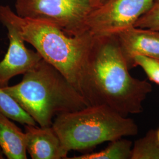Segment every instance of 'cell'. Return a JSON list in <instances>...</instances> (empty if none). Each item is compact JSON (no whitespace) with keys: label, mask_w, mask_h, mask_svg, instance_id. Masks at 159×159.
I'll use <instances>...</instances> for the list:
<instances>
[{"label":"cell","mask_w":159,"mask_h":159,"mask_svg":"<svg viewBox=\"0 0 159 159\" xmlns=\"http://www.w3.org/2000/svg\"><path fill=\"white\" fill-rule=\"evenodd\" d=\"M129 70L115 35L94 36L83 84L89 105H106L125 117L142 113L152 86L132 77Z\"/></svg>","instance_id":"1"},{"label":"cell","mask_w":159,"mask_h":159,"mask_svg":"<svg viewBox=\"0 0 159 159\" xmlns=\"http://www.w3.org/2000/svg\"><path fill=\"white\" fill-rule=\"evenodd\" d=\"M0 22L16 29L23 40L33 46L83 96L85 66L94 36L90 32L69 35L53 23L20 17L8 6H0Z\"/></svg>","instance_id":"2"},{"label":"cell","mask_w":159,"mask_h":159,"mask_svg":"<svg viewBox=\"0 0 159 159\" xmlns=\"http://www.w3.org/2000/svg\"><path fill=\"white\" fill-rule=\"evenodd\" d=\"M2 90L21 107L40 127H51L53 118L89 106L56 68L42 58L24 74L16 85Z\"/></svg>","instance_id":"3"},{"label":"cell","mask_w":159,"mask_h":159,"mask_svg":"<svg viewBox=\"0 0 159 159\" xmlns=\"http://www.w3.org/2000/svg\"><path fill=\"white\" fill-rule=\"evenodd\" d=\"M51 126L67 153L135 136L139 130L133 120L102 104L89 105L77 111L60 114Z\"/></svg>","instance_id":"4"},{"label":"cell","mask_w":159,"mask_h":159,"mask_svg":"<svg viewBox=\"0 0 159 159\" xmlns=\"http://www.w3.org/2000/svg\"><path fill=\"white\" fill-rule=\"evenodd\" d=\"M15 1L20 17L53 23L71 36L89 32L86 22L94 9L92 0Z\"/></svg>","instance_id":"5"},{"label":"cell","mask_w":159,"mask_h":159,"mask_svg":"<svg viewBox=\"0 0 159 159\" xmlns=\"http://www.w3.org/2000/svg\"><path fill=\"white\" fill-rule=\"evenodd\" d=\"M153 0H106L90 13L87 27L93 36L116 35L134 26Z\"/></svg>","instance_id":"6"},{"label":"cell","mask_w":159,"mask_h":159,"mask_svg":"<svg viewBox=\"0 0 159 159\" xmlns=\"http://www.w3.org/2000/svg\"><path fill=\"white\" fill-rule=\"evenodd\" d=\"M7 29L9 47L4 59L0 61V87L8 85L10 79L19 74H25L43 58L37 51L28 49L22 37L11 25H4Z\"/></svg>","instance_id":"7"},{"label":"cell","mask_w":159,"mask_h":159,"mask_svg":"<svg viewBox=\"0 0 159 159\" xmlns=\"http://www.w3.org/2000/svg\"><path fill=\"white\" fill-rule=\"evenodd\" d=\"M129 69L137 55L159 60V31L132 26L115 35Z\"/></svg>","instance_id":"8"},{"label":"cell","mask_w":159,"mask_h":159,"mask_svg":"<svg viewBox=\"0 0 159 159\" xmlns=\"http://www.w3.org/2000/svg\"><path fill=\"white\" fill-rule=\"evenodd\" d=\"M26 148L33 159L67 158L68 153L53 128L25 125Z\"/></svg>","instance_id":"9"},{"label":"cell","mask_w":159,"mask_h":159,"mask_svg":"<svg viewBox=\"0 0 159 159\" xmlns=\"http://www.w3.org/2000/svg\"><path fill=\"white\" fill-rule=\"evenodd\" d=\"M0 111V148L7 158L27 159L26 137Z\"/></svg>","instance_id":"10"},{"label":"cell","mask_w":159,"mask_h":159,"mask_svg":"<svg viewBox=\"0 0 159 159\" xmlns=\"http://www.w3.org/2000/svg\"><path fill=\"white\" fill-rule=\"evenodd\" d=\"M132 142L121 138L110 142L108 147L102 151L75 156L72 159H131Z\"/></svg>","instance_id":"11"},{"label":"cell","mask_w":159,"mask_h":159,"mask_svg":"<svg viewBox=\"0 0 159 159\" xmlns=\"http://www.w3.org/2000/svg\"><path fill=\"white\" fill-rule=\"evenodd\" d=\"M131 159H159V141L156 130L151 129L137 140L131 150Z\"/></svg>","instance_id":"12"},{"label":"cell","mask_w":159,"mask_h":159,"mask_svg":"<svg viewBox=\"0 0 159 159\" xmlns=\"http://www.w3.org/2000/svg\"><path fill=\"white\" fill-rule=\"evenodd\" d=\"M0 111L9 119L25 125H35L36 122L10 96L0 87Z\"/></svg>","instance_id":"13"},{"label":"cell","mask_w":159,"mask_h":159,"mask_svg":"<svg viewBox=\"0 0 159 159\" xmlns=\"http://www.w3.org/2000/svg\"><path fill=\"white\" fill-rule=\"evenodd\" d=\"M134 67H141L148 79L159 85V60L152 57L137 55L133 58Z\"/></svg>","instance_id":"14"},{"label":"cell","mask_w":159,"mask_h":159,"mask_svg":"<svg viewBox=\"0 0 159 159\" xmlns=\"http://www.w3.org/2000/svg\"><path fill=\"white\" fill-rule=\"evenodd\" d=\"M134 27L159 31V0H153L150 8L140 17Z\"/></svg>","instance_id":"15"},{"label":"cell","mask_w":159,"mask_h":159,"mask_svg":"<svg viewBox=\"0 0 159 159\" xmlns=\"http://www.w3.org/2000/svg\"><path fill=\"white\" fill-rule=\"evenodd\" d=\"M106 0H92V4L93 6V8L94 9L96 8L97 7L100 6Z\"/></svg>","instance_id":"16"},{"label":"cell","mask_w":159,"mask_h":159,"mask_svg":"<svg viewBox=\"0 0 159 159\" xmlns=\"http://www.w3.org/2000/svg\"><path fill=\"white\" fill-rule=\"evenodd\" d=\"M156 136H157V138L159 141V129L157 130H156Z\"/></svg>","instance_id":"17"},{"label":"cell","mask_w":159,"mask_h":159,"mask_svg":"<svg viewBox=\"0 0 159 159\" xmlns=\"http://www.w3.org/2000/svg\"><path fill=\"white\" fill-rule=\"evenodd\" d=\"M0 159H3V156L1 152H0Z\"/></svg>","instance_id":"18"}]
</instances>
